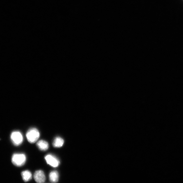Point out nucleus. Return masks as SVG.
<instances>
[{
	"label": "nucleus",
	"mask_w": 183,
	"mask_h": 183,
	"mask_svg": "<svg viewBox=\"0 0 183 183\" xmlns=\"http://www.w3.org/2000/svg\"><path fill=\"white\" fill-rule=\"evenodd\" d=\"M26 157L23 153H15L12 157V161L15 166H21L25 164Z\"/></svg>",
	"instance_id": "obj_1"
},
{
	"label": "nucleus",
	"mask_w": 183,
	"mask_h": 183,
	"mask_svg": "<svg viewBox=\"0 0 183 183\" xmlns=\"http://www.w3.org/2000/svg\"><path fill=\"white\" fill-rule=\"evenodd\" d=\"M40 137V133L38 130L35 128L30 129L26 134V137L28 141L31 144L35 143Z\"/></svg>",
	"instance_id": "obj_2"
},
{
	"label": "nucleus",
	"mask_w": 183,
	"mask_h": 183,
	"mask_svg": "<svg viewBox=\"0 0 183 183\" xmlns=\"http://www.w3.org/2000/svg\"><path fill=\"white\" fill-rule=\"evenodd\" d=\"M11 140L15 146L21 145L23 141V137L22 133L19 131H14L10 135Z\"/></svg>",
	"instance_id": "obj_3"
},
{
	"label": "nucleus",
	"mask_w": 183,
	"mask_h": 183,
	"mask_svg": "<svg viewBox=\"0 0 183 183\" xmlns=\"http://www.w3.org/2000/svg\"><path fill=\"white\" fill-rule=\"evenodd\" d=\"M45 159L47 164L54 168L58 167L60 164L58 159L53 155H47L45 157Z\"/></svg>",
	"instance_id": "obj_4"
},
{
	"label": "nucleus",
	"mask_w": 183,
	"mask_h": 183,
	"mask_svg": "<svg viewBox=\"0 0 183 183\" xmlns=\"http://www.w3.org/2000/svg\"><path fill=\"white\" fill-rule=\"evenodd\" d=\"M34 178L37 183H43L45 182L46 179L44 173L42 170L37 171L35 172Z\"/></svg>",
	"instance_id": "obj_5"
},
{
	"label": "nucleus",
	"mask_w": 183,
	"mask_h": 183,
	"mask_svg": "<svg viewBox=\"0 0 183 183\" xmlns=\"http://www.w3.org/2000/svg\"><path fill=\"white\" fill-rule=\"evenodd\" d=\"M37 146L40 150L42 151L47 150L49 147L48 142L43 140L38 141L37 143Z\"/></svg>",
	"instance_id": "obj_6"
},
{
	"label": "nucleus",
	"mask_w": 183,
	"mask_h": 183,
	"mask_svg": "<svg viewBox=\"0 0 183 183\" xmlns=\"http://www.w3.org/2000/svg\"><path fill=\"white\" fill-rule=\"evenodd\" d=\"M59 177V174L57 171H52L49 174L50 181L53 183H57L58 181Z\"/></svg>",
	"instance_id": "obj_7"
},
{
	"label": "nucleus",
	"mask_w": 183,
	"mask_h": 183,
	"mask_svg": "<svg viewBox=\"0 0 183 183\" xmlns=\"http://www.w3.org/2000/svg\"><path fill=\"white\" fill-rule=\"evenodd\" d=\"M64 141L61 137L56 138L53 142V145L55 148H59L62 147L64 144Z\"/></svg>",
	"instance_id": "obj_8"
},
{
	"label": "nucleus",
	"mask_w": 183,
	"mask_h": 183,
	"mask_svg": "<svg viewBox=\"0 0 183 183\" xmlns=\"http://www.w3.org/2000/svg\"><path fill=\"white\" fill-rule=\"evenodd\" d=\"M21 174L23 180L25 182L29 181L31 180L32 177V173L29 171H23L22 172Z\"/></svg>",
	"instance_id": "obj_9"
}]
</instances>
